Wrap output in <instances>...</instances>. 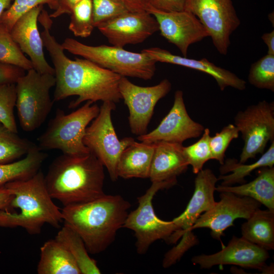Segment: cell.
I'll return each mask as SVG.
<instances>
[{"mask_svg": "<svg viewBox=\"0 0 274 274\" xmlns=\"http://www.w3.org/2000/svg\"><path fill=\"white\" fill-rule=\"evenodd\" d=\"M38 21L43 27L41 36L44 47L49 53L55 71L53 101L78 96L69 105V108L73 109L85 101L116 103L122 99L119 90L121 76L86 59L69 58L50 33L52 20L45 9L41 11Z\"/></svg>", "mask_w": 274, "mask_h": 274, "instance_id": "cell-1", "label": "cell"}, {"mask_svg": "<svg viewBox=\"0 0 274 274\" xmlns=\"http://www.w3.org/2000/svg\"><path fill=\"white\" fill-rule=\"evenodd\" d=\"M129 202L119 195H103L92 200L64 206L61 210L64 225L83 239L89 253L106 250L123 227Z\"/></svg>", "mask_w": 274, "mask_h": 274, "instance_id": "cell-2", "label": "cell"}, {"mask_svg": "<svg viewBox=\"0 0 274 274\" xmlns=\"http://www.w3.org/2000/svg\"><path fill=\"white\" fill-rule=\"evenodd\" d=\"M104 167L91 152L62 154L53 161L45 176L46 188L63 207L92 200L105 194Z\"/></svg>", "mask_w": 274, "mask_h": 274, "instance_id": "cell-3", "label": "cell"}, {"mask_svg": "<svg viewBox=\"0 0 274 274\" xmlns=\"http://www.w3.org/2000/svg\"><path fill=\"white\" fill-rule=\"evenodd\" d=\"M13 195L9 205L0 210V227L24 229L38 234L45 224L55 228L62 222L61 211L54 203L40 169L31 177L4 184Z\"/></svg>", "mask_w": 274, "mask_h": 274, "instance_id": "cell-4", "label": "cell"}, {"mask_svg": "<svg viewBox=\"0 0 274 274\" xmlns=\"http://www.w3.org/2000/svg\"><path fill=\"white\" fill-rule=\"evenodd\" d=\"M91 101L70 114L58 109L46 130L38 138L39 148L59 150L63 154L82 155L90 152L84 145L86 128L99 113V108Z\"/></svg>", "mask_w": 274, "mask_h": 274, "instance_id": "cell-5", "label": "cell"}, {"mask_svg": "<svg viewBox=\"0 0 274 274\" xmlns=\"http://www.w3.org/2000/svg\"><path fill=\"white\" fill-rule=\"evenodd\" d=\"M61 45L64 50L80 56L121 77L148 80L155 74L156 62L142 52H130L113 45L89 46L70 38H66Z\"/></svg>", "mask_w": 274, "mask_h": 274, "instance_id": "cell-6", "label": "cell"}, {"mask_svg": "<svg viewBox=\"0 0 274 274\" xmlns=\"http://www.w3.org/2000/svg\"><path fill=\"white\" fill-rule=\"evenodd\" d=\"M54 75L27 71L16 82V107L22 129L32 131L45 121L53 106L50 90L55 86Z\"/></svg>", "mask_w": 274, "mask_h": 274, "instance_id": "cell-7", "label": "cell"}, {"mask_svg": "<svg viewBox=\"0 0 274 274\" xmlns=\"http://www.w3.org/2000/svg\"><path fill=\"white\" fill-rule=\"evenodd\" d=\"M177 181L152 182L145 194L138 198V207L128 213L123 227L132 230L136 238L135 247L139 254H145L155 241L163 239L166 242L177 228L173 221H165L156 215L152 200L159 190L169 188Z\"/></svg>", "mask_w": 274, "mask_h": 274, "instance_id": "cell-8", "label": "cell"}, {"mask_svg": "<svg viewBox=\"0 0 274 274\" xmlns=\"http://www.w3.org/2000/svg\"><path fill=\"white\" fill-rule=\"evenodd\" d=\"M115 109V102L104 101L83 139L84 145L107 168L113 181L118 178L116 168L121 153L134 141L131 137L118 139L111 119V112Z\"/></svg>", "mask_w": 274, "mask_h": 274, "instance_id": "cell-9", "label": "cell"}, {"mask_svg": "<svg viewBox=\"0 0 274 274\" xmlns=\"http://www.w3.org/2000/svg\"><path fill=\"white\" fill-rule=\"evenodd\" d=\"M234 125L241 133L244 146L241 163L262 154L267 143L274 141V104L263 100L237 113Z\"/></svg>", "mask_w": 274, "mask_h": 274, "instance_id": "cell-10", "label": "cell"}, {"mask_svg": "<svg viewBox=\"0 0 274 274\" xmlns=\"http://www.w3.org/2000/svg\"><path fill=\"white\" fill-rule=\"evenodd\" d=\"M185 10L193 13L206 29L217 51L226 55L230 36L241 23L231 0H187Z\"/></svg>", "mask_w": 274, "mask_h": 274, "instance_id": "cell-11", "label": "cell"}, {"mask_svg": "<svg viewBox=\"0 0 274 274\" xmlns=\"http://www.w3.org/2000/svg\"><path fill=\"white\" fill-rule=\"evenodd\" d=\"M171 88L172 84L166 79L156 85L142 87L131 83L125 77H121L119 92L128 108V122L133 134L139 136L147 133L155 106Z\"/></svg>", "mask_w": 274, "mask_h": 274, "instance_id": "cell-12", "label": "cell"}, {"mask_svg": "<svg viewBox=\"0 0 274 274\" xmlns=\"http://www.w3.org/2000/svg\"><path fill=\"white\" fill-rule=\"evenodd\" d=\"M220 200L209 211L203 213L191 228H208L214 239L220 241L224 231L233 225L238 218L248 219L261 203L247 196L237 195L229 192H220Z\"/></svg>", "mask_w": 274, "mask_h": 274, "instance_id": "cell-13", "label": "cell"}, {"mask_svg": "<svg viewBox=\"0 0 274 274\" xmlns=\"http://www.w3.org/2000/svg\"><path fill=\"white\" fill-rule=\"evenodd\" d=\"M97 28L113 46L121 48L141 43L159 30L156 20L146 11H127Z\"/></svg>", "mask_w": 274, "mask_h": 274, "instance_id": "cell-14", "label": "cell"}, {"mask_svg": "<svg viewBox=\"0 0 274 274\" xmlns=\"http://www.w3.org/2000/svg\"><path fill=\"white\" fill-rule=\"evenodd\" d=\"M204 126L189 115L185 105L183 92L176 91L173 106L158 126L149 133L138 136V140L146 143L163 141L182 144L186 140L202 135Z\"/></svg>", "mask_w": 274, "mask_h": 274, "instance_id": "cell-15", "label": "cell"}, {"mask_svg": "<svg viewBox=\"0 0 274 274\" xmlns=\"http://www.w3.org/2000/svg\"><path fill=\"white\" fill-rule=\"evenodd\" d=\"M147 12L156 20L161 36L175 45L184 57H187L191 44L209 37L197 17L188 11L165 12L150 7Z\"/></svg>", "mask_w": 274, "mask_h": 274, "instance_id": "cell-16", "label": "cell"}, {"mask_svg": "<svg viewBox=\"0 0 274 274\" xmlns=\"http://www.w3.org/2000/svg\"><path fill=\"white\" fill-rule=\"evenodd\" d=\"M269 257L266 249L243 237L233 236L221 251L210 255L194 256L191 261L202 269H209L215 265L233 264L262 271Z\"/></svg>", "mask_w": 274, "mask_h": 274, "instance_id": "cell-17", "label": "cell"}, {"mask_svg": "<svg viewBox=\"0 0 274 274\" xmlns=\"http://www.w3.org/2000/svg\"><path fill=\"white\" fill-rule=\"evenodd\" d=\"M218 181L209 168L202 169L196 174L192 197L185 211L172 220L177 230L167 241L168 244H175L183 234L192 232L191 228L198 218L215 205L214 192Z\"/></svg>", "mask_w": 274, "mask_h": 274, "instance_id": "cell-18", "label": "cell"}, {"mask_svg": "<svg viewBox=\"0 0 274 274\" xmlns=\"http://www.w3.org/2000/svg\"><path fill=\"white\" fill-rule=\"evenodd\" d=\"M43 5L38 6L20 17L10 31L14 41L20 50L29 57L33 68L41 74H55L53 67L46 61L43 42L38 27Z\"/></svg>", "mask_w": 274, "mask_h": 274, "instance_id": "cell-19", "label": "cell"}, {"mask_svg": "<svg viewBox=\"0 0 274 274\" xmlns=\"http://www.w3.org/2000/svg\"><path fill=\"white\" fill-rule=\"evenodd\" d=\"M141 52L146 54L156 62L177 64L209 74L215 79L221 91L227 87L239 90L246 88V82L245 80L230 71L216 65L206 58L200 60L189 58L173 54L168 50L158 47L145 49Z\"/></svg>", "mask_w": 274, "mask_h": 274, "instance_id": "cell-20", "label": "cell"}, {"mask_svg": "<svg viewBox=\"0 0 274 274\" xmlns=\"http://www.w3.org/2000/svg\"><path fill=\"white\" fill-rule=\"evenodd\" d=\"M154 143L149 178L152 183L177 181V176L185 172L189 166L183 153L184 146L163 141Z\"/></svg>", "mask_w": 274, "mask_h": 274, "instance_id": "cell-21", "label": "cell"}, {"mask_svg": "<svg viewBox=\"0 0 274 274\" xmlns=\"http://www.w3.org/2000/svg\"><path fill=\"white\" fill-rule=\"evenodd\" d=\"M155 143L133 141L121 153L117 164L118 177L149 178Z\"/></svg>", "mask_w": 274, "mask_h": 274, "instance_id": "cell-22", "label": "cell"}, {"mask_svg": "<svg viewBox=\"0 0 274 274\" xmlns=\"http://www.w3.org/2000/svg\"><path fill=\"white\" fill-rule=\"evenodd\" d=\"M216 191L249 197L264 205L267 209L274 210V167L260 168L257 177L248 183L236 186L220 185L216 187Z\"/></svg>", "mask_w": 274, "mask_h": 274, "instance_id": "cell-23", "label": "cell"}, {"mask_svg": "<svg viewBox=\"0 0 274 274\" xmlns=\"http://www.w3.org/2000/svg\"><path fill=\"white\" fill-rule=\"evenodd\" d=\"M37 270L38 274H81L70 252L55 238L41 247Z\"/></svg>", "mask_w": 274, "mask_h": 274, "instance_id": "cell-24", "label": "cell"}, {"mask_svg": "<svg viewBox=\"0 0 274 274\" xmlns=\"http://www.w3.org/2000/svg\"><path fill=\"white\" fill-rule=\"evenodd\" d=\"M242 237L266 249H274V210H257L241 227Z\"/></svg>", "mask_w": 274, "mask_h": 274, "instance_id": "cell-25", "label": "cell"}, {"mask_svg": "<svg viewBox=\"0 0 274 274\" xmlns=\"http://www.w3.org/2000/svg\"><path fill=\"white\" fill-rule=\"evenodd\" d=\"M274 164V141L268 150L255 162L251 164L241 163L234 158H228L224 161L219 168L220 175L218 180H221V185L232 186L236 183H246L245 178L250 175L254 170L264 167H272Z\"/></svg>", "mask_w": 274, "mask_h": 274, "instance_id": "cell-26", "label": "cell"}, {"mask_svg": "<svg viewBox=\"0 0 274 274\" xmlns=\"http://www.w3.org/2000/svg\"><path fill=\"white\" fill-rule=\"evenodd\" d=\"M47 157V154L35 145L24 157L11 162L0 163V185L31 177L40 169Z\"/></svg>", "mask_w": 274, "mask_h": 274, "instance_id": "cell-27", "label": "cell"}, {"mask_svg": "<svg viewBox=\"0 0 274 274\" xmlns=\"http://www.w3.org/2000/svg\"><path fill=\"white\" fill-rule=\"evenodd\" d=\"M55 238L70 252L81 274L101 273L96 262L89 256V252L83 239L72 229L64 225L58 232Z\"/></svg>", "mask_w": 274, "mask_h": 274, "instance_id": "cell-28", "label": "cell"}, {"mask_svg": "<svg viewBox=\"0 0 274 274\" xmlns=\"http://www.w3.org/2000/svg\"><path fill=\"white\" fill-rule=\"evenodd\" d=\"M35 145L0 125V163L11 162L25 155Z\"/></svg>", "mask_w": 274, "mask_h": 274, "instance_id": "cell-29", "label": "cell"}, {"mask_svg": "<svg viewBox=\"0 0 274 274\" xmlns=\"http://www.w3.org/2000/svg\"><path fill=\"white\" fill-rule=\"evenodd\" d=\"M0 62L13 65L27 71L33 68L27 59L13 39L10 31L0 23Z\"/></svg>", "mask_w": 274, "mask_h": 274, "instance_id": "cell-30", "label": "cell"}, {"mask_svg": "<svg viewBox=\"0 0 274 274\" xmlns=\"http://www.w3.org/2000/svg\"><path fill=\"white\" fill-rule=\"evenodd\" d=\"M68 28L74 36L89 37L94 28L92 0H81L72 9Z\"/></svg>", "mask_w": 274, "mask_h": 274, "instance_id": "cell-31", "label": "cell"}, {"mask_svg": "<svg viewBox=\"0 0 274 274\" xmlns=\"http://www.w3.org/2000/svg\"><path fill=\"white\" fill-rule=\"evenodd\" d=\"M248 81L259 89L274 91V55L267 54L250 67Z\"/></svg>", "mask_w": 274, "mask_h": 274, "instance_id": "cell-32", "label": "cell"}, {"mask_svg": "<svg viewBox=\"0 0 274 274\" xmlns=\"http://www.w3.org/2000/svg\"><path fill=\"white\" fill-rule=\"evenodd\" d=\"M210 131L204 128L202 136L195 143L187 147H183V153L189 165L192 167V172L196 174L202 169L205 163L212 159L210 146Z\"/></svg>", "mask_w": 274, "mask_h": 274, "instance_id": "cell-33", "label": "cell"}, {"mask_svg": "<svg viewBox=\"0 0 274 274\" xmlns=\"http://www.w3.org/2000/svg\"><path fill=\"white\" fill-rule=\"evenodd\" d=\"M44 4H47L54 11L58 8L57 0H14L2 14L0 23L11 31L20 17L33 8Z\"/></svg>", "mask_w": 274, "mask_h": 274, "instance_id": "cell-34", "label": "cell"}, {"mask_svg": "<svg viewBox=\"0 0 274 274\" xmlns=\"http://www.w3.org/2000/svg\"><path fill=\"white\" fill-rule=\"evenodd\" d=\"M16 99L15 83L0 85V123L15 133L18 132L14 115Z\"/></svg>", "mask_w": 274, "mask_h": 274, "instance_id": "cell-35", "label": "cell"}, {"mask_svg": "<svg viewBox=\"0 0 274 274\" xmlns=\"http://www.w3.org/2000/svg\"><path fill=\"white\" fill-rule=\"evenodd\" d=\"M94 27L122 13L131 11L123 0H92Z\"/></svg>", "mask_w": 274, "mask_h": 274, "instance_id": "cell-36", "label": "cell"}, {"mask_svg": "<svg viewBox=\"0 0 274 274\" xmlns=\"http://www.w3.org/2000/svg\"><path fill=\"white\" fill-rule=\"evenodd\" d=\"M239 131L232 124L225 126L220 132L211 136L210 146L212 159L217 160L221 165L224 162L225 152L231 142L238 137Z\"/></svg>", "mask_w": 274, "mask_h": 274, "instance_id": "cell-37", "label": "cell"}, {"mask_svg": "<svg viewBox=\"0 0 274 274\" xmlns=\"http://www.w3.org/2000/svg\"><path fill=\"white\" fill-rule=\"evenodd\" d=\"M25 71L19 67L0 62V85L16 83Z\"/></svg>", "mask_w": 274, "mask_h": 274, "instance_id": "cell-38", "label": "cell"}, {"mask_svg": "<svg viewBox=\"0 0 274 274\" xmlns=\"http://www.w3.org/2000/svg\"><path fill=\"white\" fill-rule=\"evenodd\" d=\"M187 0H149L150 7L165 12L185 10Z\"/></svg>", "mask_w": 274, "mask_h": 274, "instance_id": "cell-39", "label": "cell"}, {"mask_svg": "<svg viewBox=\"0 0 274 274\" xmlns=\"http://www.w3.org/2000/svg\"><path fill=\"white\" fill-rule=\"evenodd\" d=\"M81 0H57L58 8L49 15L50 18H55L63 14H70L74 6Z\"/></svg>", "mask_w": 274, "mask_h": 274, "instance_id": "cell-40", "label": "cell"}, {"mask_svg": "<svg viewBox=\"0 0 274 274\" xmlns=\"http://www.w3.org/2000/svg\"><path fill=\"white\" fill-rule=\"evenodd\" d=\"M131 11H146L150 8L149 0H123Z\"/></svg>", "mask_w": 274, "mask_h": 274, "instance_id": "cell-41", "label": "cell"}, {"mask_svg": "<svg viewBox=\"0 0 274 274\" xmlns=\"http://www.w3.org/2000/svg\"><path fill=\"white\" fill-rule=\"evenodd\" d=\"M13 195L5 185H0V210L7 207Z\"/></svg>", "mask_w": 274, "mask_h": 274, "instance_id": "cell-42", "label": "cell"}, {"mask_svg": "<svg viewBox=\"0 0 274 274\" xmlns=\"http://www.w3.org/2000/svg\"><path fill=\"white\" fill-rule=\"evenodd\" d=\"M261 38L267 46V54L274 55V30L264 33Z\"/></svg>", "mask_w": 274, "mask_h": 274, "instance_id": "cell-43", "label": "cell"}, {"mask_svg": "<svg viewBox=\"0 0 274 274\" xmlns=\"http://www.w3.org/2000/svg\"><path fill=\"white\" fill-rule=\"evenodd\" d=\"M12 0H0V19L2 14L10 6Z\"/></svg>", "mask_w": 274, "mask_h": 274, "instance_id": "cell-44", "label": "cell"}, {"mask_svg": "<svg viewBox=\"0 0 274 274\" xmlns=\"http://www.w3.org/2000/svg\"><path fill=\"white\" fill-rule=\"evenodd\" d=\"M0 125H1V123H0Z\"/></svg>", "mask_w": 274, "mask_h": 274, "instance_id": "cell-45", "label": "cell"}]
</instances>
